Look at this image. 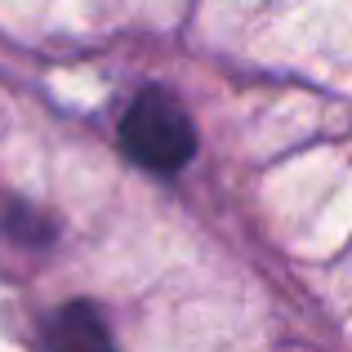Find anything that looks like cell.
<instances>
[{
    "label": "cell",
    "mask_w": 352,
    "mask_h": 352,
    "mask_svg": "<svg viewBox=\"0 0 352 352\" xmlns=\"http://www.w3.org/2000/svg\"><path fill=\"white\" fill-rule=\"evenodd\" d=\"M120 147L152 174H179L197 152V129L179 98H170L165 89H143L120 120Z\"/></svg>",
    "instance_id": "cell-1"
},
{
    "label": "cell",
    "mask_w": 352,
    "mask_h": 352,
    "mask_svg": "<svg viewBox=\"0 0 352 352\" xmlns=\"http://www.w3.org/2000/svg\"><path fill=\"white\" fill-rule=\"evenodd\" d=\"M41 352H116V344L94 303H63L41 326Z\"/></svg>",
    "instance_id": "cell-2"
},
{
    "label": "cell",
    "mask_w": 352,
    "mask_h": 352,
    "mask_svg": "<svg viewBox=\"0 0 352 352\" xmlns=\"http://www.w3.org/2000/svg\"><path fill=\"white\" fill-rule=\"evenodd\" d=\"M5 236L9 241H18L23 250H45L54 236H58V228H54V219L45 214V210H36V206H23V201H14V206L5 210Z\"/></svg>",
    "instance_id": "cell-3"
}]
</instances>
